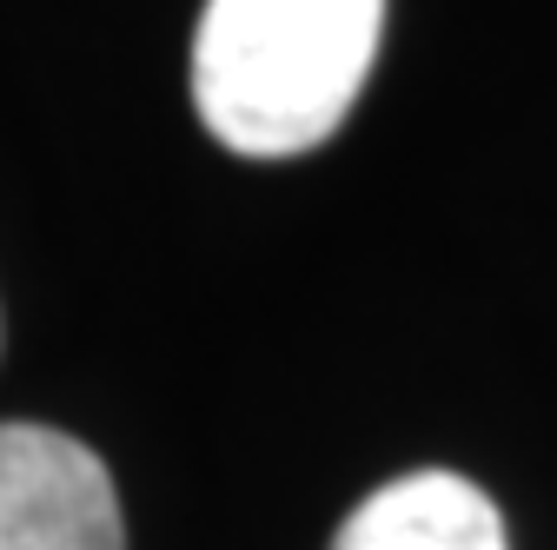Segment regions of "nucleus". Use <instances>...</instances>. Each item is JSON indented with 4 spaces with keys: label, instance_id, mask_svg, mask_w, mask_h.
Here are the masks:
<instances>
[{
    "label": "nucleus",
    "instance_id": "f257e3e1",
    "mask_svg": "<svg viewBox=\"0 0 557 550\" xmlns=\"http://www.w3.org/2000/svg\"><path fill=\"white\" fill-rule=\"evenodd\" d=\"M385 34V0H206L193 107L220 147L293 160L345 126Z\"/></svg>",
    "mask_w": 557,
    "mask_h": 550
},
{
    "label": "nucleus",
    "instance_id": "f03ea898",
    "mask_svg": "<svg viewBox=\"0 0 557 550\" xmlns=\"http://www.w3.org/2000/svg\"><path fill=\"white\" fill-rule=\"evenodd\" d=\"M0 550H126L107 464L53 425H0Z\"/></svg>",
    "mask_w": 557,
    "mask_h": 550
},
{
    "label": "nucleus",
    "instance_id": "7ed1b4c3",
    "mask_svg": "<svg viewBox=\"0 0 557 550\" xmlns=\"http://www.w3.org/2000/svg\"><path fill=\"white\" fill-rule=\"evenodd\" d=\"M332 550H505V517L458 471H411L345 517Z\"/></svg>",
    "mask_w": 557,
    "mask_h": 550
}]
</instances>
